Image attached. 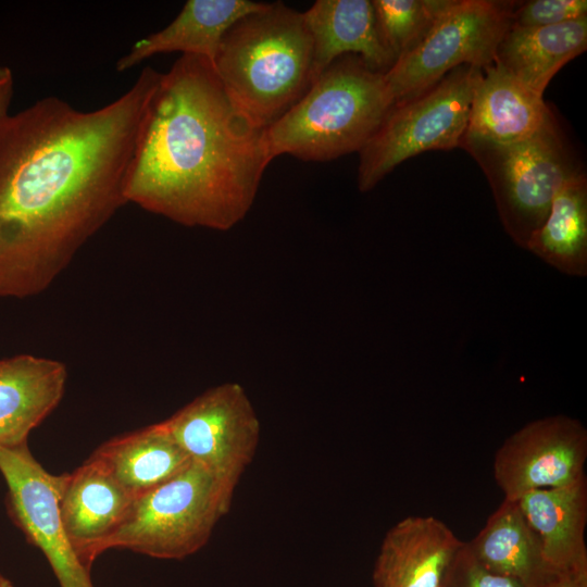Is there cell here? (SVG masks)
<instances>
[{"label":"cell","mask_w":587,"mask_h":587,"mask_svg":"<svg viewBox=\"0 0 587 587\" xmlns=\"http://www.w3.org/2000/svg\"><path fill=\"white\" fill-rule=\"evenodd\" d=\"M160 76L145 67L96 110L46 97L0 124V298L43 292L127 203L128 166Z\"/></svg>","instance_id":"6da1fadb"},{"label":"cell","mask_w":587,"mask_h":587,"mask_svg":"<svg viewBox=\"0 0 587 587\" xmlns=\"http://www.w3.org/2000/svg\"><path fill=\"white\" fill-rule=\"evenodd\" d=\"M272 160L265 130L236 108L212 61L184 54L161 73L124 193L177 224L228 230L250 211Z\"/></svg>","instance_id":"7a4b0ae2"},{"label":"cell","mask_w":587,"mask_h":587,"mask_svg":"<svg viewBox=\"0 0 587 587\" xmlns=\"http://www.w3.org/2000/svg\"><path fill=\"white\" fill-rule=\"evenodd\" d=\"M312 62V38L302 12L277 1L236 21L212 63L236 108L265 130L314 83Z\"/></svg>","instance_id":"3957f363"},{"label":"cell","mask_w":587,"mask_h":587,"mask_svg":"<svg viewBox=\"0 0 587 587\" xmlns=\"http://www.w3.org/2000/svg\"><path fill=\"white\" fill-rule=\"evenodd\" d=\"M392 103L383 73L358 55L339 57L265 129L270 154L326 162L360 152Z\"/></svg>","instance_id":"277c9868"},{"label":"cell","mask_w":587,"mask_h":587,"mask_svg":"<svg viewBox=\"0 0 587 587\" xmlns=\"http://www.w3.org/2000/svg\"><path fill=\"white\" fill-rule=\"evenodd\" d=\"M235 486L191 462L177 475L134 499L105 541L151 558L182 560L199 551L229 511Z\"/></svg>","instance_id":"5b68a950"},{"label":"cell","mask_w":587,"mask_h":587,"mask_svg":"<svg viewBox=\"0 0 587 587\" xmlns=\"http://www.w3.org/2000/svg\"><path fill=\"white\" fill-rule=\"evenodd\" d=\"M460 148L483 170L501 224L522 249L545 222L561 188L584 172L567 149L557 120L515 142L462 139Z\"/></svg>","instance_id":"8992f818"},{"label":"cell","mask_w":587,"mask_h":587,"mask_svg":"<svg viewBox=\"0 0 587 587\" xmlns=\"http://www.w3.org/2000/svg\"><path fill=\"white\" fill-rule=\"evenodd\" d=\"M480 74L479 67L458 66L420 95L394 103L359 152V190H372L414 155L460 147Z\"/></svg>","instance_id":"52a82bcc"},{"label":"cell","mask_w":587,"mask_h":587,"mask_svg":"<svg viewBox=\"0 0 587 587\" xmlns=\"http://www.w3.org/2000/svg\"><path fill=\"white\" fill-rule=\"evenodd\" d=\"M511 4L452 0L424 37L384 74L394 103L420 95L458 66L491 65L511 25Z\"/></svg>","instance_id":"ba28073f"},{"label":"cell","mask_w":587,"mask_h":587,"mask_svg":"<svg viewBox=\"0 0 587 587\" xmlns=\"http://www.w3.org/2000/svg\"><path fill=\"white\" fill-rule=\"evenodd\" d=\"M163 423L191 462L235 487L260 441L254 408L242 386L233 382L205 390Z\"/></svg>","instance_id":"9c48e42d"},{"label":"cell","mask_w":587,"mask_h":587,"mask_svg":"<svg viewBox=\"0 0 587 587\" xmlns=\"http://www.w3.org/2000/svg\"><path fill=\"white\" fill-rule=\"evenodd\" d=\"M0 472L8 486V509L13 522L43 553L60 587H93L90 571L77 558L61 520L63 474L46 471L27 442L0 446Z\"/></svg>","instance_id":"30bf717a"},{"label":"cell","mask_w":587,"mask_h":587,"mask_svg":"<svg viewBox=\"0 0 587 587\" xmlns=\"http://www.w3.org/2000/svg\"><path fill=\"white\" fill-rule=\"evenodd\" d=\"M587 429L558 414L532 421L510 435L494 459V478L504 499L571 484L585 476Z\"/></svg>","instance_id":"8fae6325"},{"label":"cell","mask_w":587,"mask_h":587,"mask_svg":"<svg viewBox=\"0 0 587 587\" xmlns=\"http://www.w3.org/2000/svg\"><path fill=\"white\" fill-rule=\"evenodd\" d=\"M134 497L93 458L63 474L60 514L66 537L90 571L105 541L123 523Z\"/></svg>","instance_id":"7c38bea8"},{"label":"cell","mask_w":587,"mask_h":587,"mask_svg":"<svg viewBox=\"0 0 587 587\" xmlns=\"http://www.w3.org/2000/svg\"><path fill=\"white\" fill-rule=\"evenodd\" d=\"M464 541L439 519L408 516L386 533L373 570L375 587H442Z\"/></svg>","instance_id":"4fadbf2b"},{"label":"cell","mask_w":587,"mask_h":587,"mask_svg":"<svg viewBox=\"0 0 587 587\" xmlns=\"http://www.w3.org/2000/svg\"><path fill=\"white\" fill-rule=\"evenodd\" d=\"M555 120L542 96L492 63L482 70L474 87L462 139L495 145L533 136Z\"/></svg>","instance_id":"5bb4252c"},{"label":"cell","mask_w":587,"mask_h":587,"mask_svg":"<svg viewBox=\"0 0 587 587\" xmlns=\"http://www.w3.org/2000/svg\"><path fill=\"white\" fill-rule=\"evenodd\" d=\"M66 380V366L58 360L32 354L1 359L0 446L27 442L60 403Z\"/></svg>","instance_id":"9a60e30c"},{"label":"cell","mask_w":587,"mask_h":587,"mask_svg":"<svg viewBox=\"0 0 587 587\" xmlns=\"http://www.w3.org/2000/svg\"><path fill=\"white\" fill-rule=\"evenodd\" d=\"M517 503L537 534L547 563L560 574L587 573V479L530 490Z\"/></svg>","instance_id":"2e32d148"},{"label":"cell","mask_w":587,"mask_h":587,"mask_svg":"<svg viewBox=\"0 0 587 587\" xmlns=\"http://www.w3.org/2000/svg\"><path fill=\"white\" fill-rule=\"evenodd\" d=\"M302 16L312 38L314 82L346 54L360 57L383 74L394 65L377 30L372 0H317Z\"/></svg>","instance_id":"e0dca14e"},{"label":"cell","mask_w":587,"mask_h":587,"mask_svg":"<svg viewBox=\"0 0 587 587\" xmlns=\"http://www.w3.org/2000/svg\"><path fill=\"white\" fill-rule=\"evenodd\" d=\"M264 4L250 0H188L168 25L134 42L116 62V70L124 72L170 52L200 55L213 62L226 30Z\"/></svg>","instance_id":"ac0fdd59"},{"label":"cell","mask_w":587,"mask_h":587,"mask_svg":"<svg viewBox=\"0 0 587 587\" xmlns=\"http://www.w3.org/2000/svg\"><path fill=\"white\" fill-rule=\"evenodd\" d=\"M466 544L483 566L525 587H547L561 575L547 563L540 540L516 500L504 499Z\"/></svg>","instance_id":"d6986e66"},{"label":"cell","mask_w":587,"mask_h":587,"mask_svg":"<svg viewBox=\"0 0 587 587\" xmlns=\"http://www.w3.org/2000/svg\"><path fill=\"white\" fill-rule=\"evenodd\" d=\"M587 48V16L562 24L519 27L502 36L494 63L539 96L552 77Z\"/></svg>","instance_id":"ffe728a7"},{"label":"cell","mask_w":587,"mask_h":587,"mask_svg":"<svg viewBox=\"0 0 587 587\" xmlns=\"http://www.w3.org/2000/svg\"><path fill=\"white\" fill-rule=\"evenodd\" d=\"M90 457L134 498L171 479L191 463L163 421L114 437Z\"/></svg>","instance_id":"44dd1931"},{"label":"cell","mask_w":587,"mask_h":587,"mask_svg":"<svg viewBox=\"0 0 587 587\" xmlns=\"http://www.w3.org/2000/svg\"><path fill=\"white\" fill-rule=\"evenodd\" d=\"M562 274L587 276V179L585 172L569 180L554 197L549 213L525 247Z\"/></svg>","instance_id":"7402d4cb"},{"label":"cell","mask_w":587,"mask_h":587,"mask_svg":"<svg viewBox=\"0 0 587 587\" xmlns=\"http://www.w3.org/2000/svg\"><path fill=\"white\" fill-rule=\"evenodd\" d=\"M452 0H372L380 40L395 62L427 33Z\"/></svg>","instance_id":"603a6c76"},{"label":"cell","mask_w":587,"mask_h":587,"mask_svg":"<svg viewBox=\"0 0 587 587\" xmlns=\"http://www.w3.org/2000/svg\"><path fill=\"white\" fill-rule=\"evenodd\" d=\"M586 16V0L513 1L510 10L511 24L519 27L550 26Z\"/></svg>","instance_id":"cb8c5ba5"},{"label":"cell","mask_w":587,"mask_h":587,"mask_svg":"<svg viewBox=\"0 0 587 587\" xmlns=\"http://www.w3.org/2000/svg\"><path fill=\"white\" fill-rule=\"evenodd\" d=\"M442 587H525L519 580L483 566L464 541L450 566Z\"/></svg>","instance_id":"d4e9b609"},{"label":"cell","mask_w":587,"mask_h":587,"mask_svg":"<svg viewBox=\"0 0 587 587\" xmlns=\"http://www.w3.org/2000/svg\"><path fill=\"white\" fill-rule=\"evenodd\" d=\"M14 79L12 71L0 65V124L9 115V107L13 97Z\"/></svg>","instance_id":"484cf974"},{"label":"cell","mask_w":587,"mask_h":587,"mask_svg":"<svg viewBox=\"0 0 587 587\" xmlns=\"http://www.w3.org/2000/svg\"><path fill=\"white\" fill-rule=\"evenodd\" d=\"M547 587H587V573L561 574Z\"/></svg>","instance_id":"4316f807"},{"label":"cell","mask_w":587,"mask_h":587,"mask_svg":"<svg viewBox=\"0 0 587 587\" xmlns=\"http://www.w3.org/2000/svg\"><path fill=\"white\" fill-rule=\"evenodd\" d=\"M0 587H14L12 582L0 573Z\"/></svg>","instance_id":"83f0119b"}]
</instances>
